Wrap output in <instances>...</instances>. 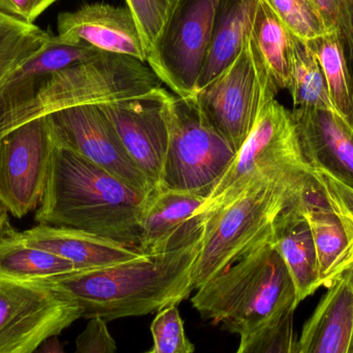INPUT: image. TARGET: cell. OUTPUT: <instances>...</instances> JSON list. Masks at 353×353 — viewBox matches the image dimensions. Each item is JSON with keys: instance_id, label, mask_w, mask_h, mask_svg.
<instances>
[{"instance_id": "obj_1", "label": "cell", "mask_w": 353, "mask_h": 353, "mask_svg": "<svg viewBox=\"0 0 353 353\" xmlns=\"http://www.w3.org/2000/svg\"><path fill=\"white\" fill-rule=\"evenodd\" d=\"M199 239L180 248L101 269L76 271L45 280L74 299L81 319L105 321L159 312L187 300L193 292L192 270Z\"/></svg>"}, {"instance_id": "obj_2", "label": "cell", "mask_w": 353, "mask_h": 353, "mask_svg": "<svg viewBox=\"0 0 353 353\" xmlns=\"http://www.w3.org/2000/svg\"><path fill=\"white\" fill-rule=\"evenodd\" d=\"M148 194L74 151L56 146L34 220L88 232L139 251V221Z\"/></svg>"}, {"instance_id": "obj_3", "label": "cell", "mask_w": 353, "mask_h": 353, "mask_svg": "<svg viewBox=\"0 0 353 353\" xmlns=\"http://www.w3.org/2000/svg\"><path fill=\"white\" fill-rule=\"evenodd\" d=\"M272 236L196 290L191 303L203 321L244 338L299 306L294 280Z\"/></svg>"}, {"instance_id": "obj_4", "label": "cell", "mask_w": 353, "mask_h": 353, "mask_svg": "<svg viewBox=\"0 0 353 353\" xmlns=\"http://www.w3.org/2000/svg\"><path fill=\"white\" fill-rule=\"evenodd\" d=\"M306 186L299 188L256 179L232 199L201 216V247L193 265V290L271 238L278 216Z\"/></svg>"}, {"instance_id": "obj_5", "label": "cell", "mask_w": 353, "mask_h": 353, "mask_svg": "<svg viewBox=\"0 0 353 353\" xmlns=\"http://www.w3.org/2000/svg\"><path fill=\"white\" fill-rule=\"evenodd\" d=\"M150 66L130 56L101 53L49 77L33 99L0 120V139L26 122L84 105H103L161 87Z\"/></svg>"}, {"instance_id": "obj_6", "label": "cell", "mask_w": 353, "mask_h": 353, "mask_svg": "<svg viewBox=\"0 0 353 353\" xmlns=\"http://www.w3.org/2000/svg\"><path fill=\"white\" fill-rule=\"evenodd\" d=\"M315 178L316 173L303 154L292 112L277 99H271L263 105L250 136L205 199L199 215L223 205L256 179L301 188Z\"/></svg>"}, {"instance_id": "obj_7", "label": "cell", "mask_w": 353, "mask_h": 353, "mask_svg": "<svg viewBox=\"0 0 353 353\" xmlns=\"http://www.w3.org/2000/svg\"><path fill=\"white\" fill-rule=\"evenodd\" d=\"M169 145L159 188L207 199L238 151L212 125L193 97L172 95L168 103Z\"/></svg>"}, {"instance_id": "obj_8", "label": "cell", "mask_w": 353, "mask_h": 353, "mask_svg": "<svg viewBox=\"0 0 353 353\" xmlns=\"http://www.w3.org/2000/svg\"><path fill=\"white\" fill-rule=\"evenodd\" d=\"M81 314L74 299L47 282L0 278V353H34Z\"/></svg>"}, {"instance_id": "obj_9", "label": "cell", "mask_w": 353, "mask_h": 353, "mask_svg": "<svg viewBox=\"0 0 353 353\" xmlns=\"http://www.w3.org/2000/svg\"><path fill=\"white\" fill-rule=\"evenodd\" d=\"M218 0H175L147 63L175 93L193 97L211 39Z\"/></svg>"}, {"instance_id": "obj_10", "label": "cell", "mask_w": 353, "mask_h": 353, "mask_svg": "<svg viewBox=\"0 0 353 353\" xmlns=\"http://www.w3.org/2000/svg\"><path fill=\"white\" fill-rule=\"evenodd\" d=\"M56 146L47 116L0 139V201L10 215L21 219L41 205Z\"/></svg>"}, {"instance_id": "obj_11", "label": "cell", "mask_w": 353, "mask_h": 353, "mask_svg": "<svg viewBox=\"0 0 353 353\" xmlns=\"http://www.w3.org/2000/svg\"><path fill=\"white\" fill-rule=\"evenodd\" d=\"M171 97L159 87L140 97L99 105L126 154L153 189L159 188L163 180Z\"/></svg>"}, {"instance_id": "obj_12", "label": "cell", "mask_w": 353, "mask_h": 353, "mask_svg": "<svg viewBox=\"0 0 353 353\" xmlns=\"http://www.w3.org/2000/svg\"><path fill=\"white\" fill-rule=\"evenodd\" d=\"M194 97L212 125L238 152L263 105L274 99L263 91L249 41L236 61Z\"/></svg>"}, {"instance_id": "obj_13", "label": "cell", "mask_w": 353, "mask_h": 353, "mask_svg": "<svg viewBox=\"0 0 353 353\" xmlns=\"http://www.w3.org/2000/svg\"><path fill=\"white\" fill-rule=\"evenodd\" d=\"M47 118L57 146L74 151L141 192L153 190L126 154L99 105L68 108Z\"/></svg>"}, {"instance_id": "obj_14", "label": "cell", "mask_w": 353, "mask_h": 353, "mask_svg": "<svg viewBox=\"0 0 353 353\" xmlns=\"http://www.w3.org/2000/svg\"><path fill=\"white\" fill-rule=\"evenodd\" d=\"M56 35L65 43H87L99 51L130 56L147 63L148 52L128 6L92 3L61 12Z\"/></svg>"}, {"instance_id": "obj_15", "label": "cell", "mask_w": 353, "mask_h": 353, "mask_svg": "<svg viewBox=\"0 0 353 353\" xmlns=\"http://www.w3.org/2000/svg\"><path fill=\"white\" fill-rule=\"evenodd\" d=\"M205 201V197L195 193L153 189L147 195L139 221V251L143 255L168 252L199 239V213Z\"/></svg>"}, {"instance_id": "obj_16", "label": "cell", "mask_w": 353, "mask_h": 353, "mask_svg": "<svg viewBox=\"0 0 353 353\" xmlns=\"http://www.w3.org/2000/svg\"><path fill=\"white\" fill-rule=\"evenodd\" d=\"M292 117L311 168L353 186L352 126L334 109L296 108Z\"/></svg>"}, {"instance_id": "obj_17", "label": "cell", "mask_w": 353, "mask_h": 353, "mask_svg": "<svg viewBox=\"0 0 353 353\" xmlns=\"http://www.w3.org/2000/svg\"><path fill=\"white\" fill-rule=\"evenodd\" d=\"M303 327L298 353H347L353 336V270L348 265Z\"/></svg>"}, {"instance_id": "obj_18", "label": "cell", "mask_w": 353, "mask_h": 353, "mask_svg": "<svg viewBox=\"0 0 353 353\" xmlns=\"http://www.w3.org/2000/svg\"><path fill=\"white\" fill-rule=\"evenodd\" d=\"M17 238L27 246L43 249L74 263L77 271L101 269L138 259L142 253L116 241L72 228L39 224Z\"/></svg>"}, {"instance_id": "obj_19", "label": "cell", "mask_w": 353, "mask_h": 353, "mask_svg": "<svg viewBox=\"0 0 353 353\" xmlns=\"http://www.w3.org/2000/svg\"><path fill=\"white\" fill-rule=\"evenodd\" d=\"M298 203L310 226L321 279L323 286L327 288L352 263L347 230L339 214L332 207L317 173L315 180L301 193Z\"/></svg>"}, {"instance_id": "obj_20", "label": "cell", "mask_w": 353, "mask_h": 353, "mask_svg": "<svg viewBox=\"0 0 353 353\" xmlns=\"http://www.w3.org/2000/svg\"><path fill=\"white\" fill-rule=\"evenodd\" d=\"M296 37L276 16L265 0H259L249 37V49L265 94L275 97L288 90L292 76Z\"/></svg>"}, {"instance_id": "obj_21", "label": "cell", "mask_w": 353, "mask_h": 353, "mask_svg": "<svg viewBox=\"0 0 353 353\" xmlns=\"http://www.w3.org/2000/svg\"><path fill=\"white\" fill-rule=\"evenodd\" d=\"M103 53L87 43H68L53 35L46 47L19 66L0 88V120L33 99L54 72Z\"/></svg>"}, {"instance_id": "obj_22", "label": "cell", "mask_w": 353, "mask_h": 353, "mask_svg": "<svg viewBox=\"0 0 353 353\" xmlns=\"http://www.w3.org/2000/svg\"><path fill=\"white\" fill-rule=\"evenodd\" d=\"M299 197L276 219L272 242L290 271L301 303L323 284L312 232L299 207Z\"/></svg>"}, {"instance_id": "obj_23", "label": "cell", "mask_w": 353, "mask_h": 353, "mask_svg": "<svg viewBox=\"0 0 353 353\" xmlns=\"http://www.w3.org/2000/svg\"><path fill=\"white\" fill-rule=\"evenodd\" d=\"M259 0H218L197 91L228 70L248 45Z\"/></svg>"}, {"instance_id": "obj_24", "label": "cell", "mask_w": 353, "mask_h": 353, "mask_svg": "<svg viewBox=\"0 0 353 353\" xmlns=\"http://www.w3.org/2000/svg\"><path fill=\"white\" fill-rule=\"evenodd\" d=\"M18 232V230H17ZM14 236L0 241V278L41 282L76 272L74 263L43 249L27 246Z\"/></svg>"}, {"instance_id": "obj_25", "label": "cell", "mask_w": 353, "mask_h": 353, "mask_svg": "<svg viewBox=\"0 0 353 353\" xmlns=\"http://www.w3.org/2000/svg\"><path fill=\"white\" fill-rule=\"evenodd\" d=\"M308 43L325 74L334 109L353 128V81L339 37L327 32Z\"/></svg>"}, {"instance_id": "obj_26", "label": "cell", "mask_w": 353, "mask_h": 353, "mask_svg": "<svg viewBox=\"0 0 353 353\" xmlns=\"http://www.w3.org/2000/svg\"><path fill=\"white\" fill-rule=\"evenodd\" d=\"M53 37L35 24L0 12V88L10 74L39 53Z\"/></svg>"}, {"instance_id": "obj_27", "label": "cell", "mask_w": 353, "mask_h": 353, "mask_svg": "<svg viewBox=\"0 0 353 353\" xmlns=\"http://www.w3.org/2000/svg\"><path fill=\"white\" fill-rule=\"evenodd\" d=\"M296 108L334 109L327 81L308 41L296 37L290 84L288 89ZM335 110V109H334Z\"/></svg>"}, {"instance_id": "obj_28", "label": "cell", "mask_w": 353, "mask_h": 353, "mask_svg": "<svg viewBox=\"0 0 353 353\" xmlns=\"http://www.w3.org/2000/svg\"><path fill=\"white\" fill-rule=\"evenodd\" d=\"M296 309H286L263 329L241 338L234 353H298V337L294 330Z\"/></svg>"}, {"instance_id": "obj_29", "label": "cell", "mask_w": 353, "mask_h": 353, "mask_svg": "<svg viewBox=\"0 0 353 353\" xmlns=\"http://www.w3.org/2000/svg\"><path fill=\"white\" fill-rule=\"evenodd\" d=\"M288 30L303 41L329 32L323 14L313 0H265Z\"/></svg>"}, {"instance_id": "obj_30", "label": "cell", "mask_w": 353, "mask_h": 353, "mask_svg": "<svg viewBox=\"0 0 353 353\" xmlns=\"http://www.w3.org/2000/svg\"><path fill=\"white\" fill-rule=\"evenodd\" d=\"M151 333L157 353H194V345L185 334L176 305L157 312L151 325Z\"/></svg>"}, {"instance_id": "obj_31", "label": "cell", "mask_w": 353, "mask_h": 353, "mask_svg": "<svg viewBox=\"0 0 353 353\" xmlns=\"http://www.w3.org/2000/svg\"><path fill=\"white\" fill-rule=\"evenodd\" d=\"M144 41L147 52L165 24L175 0H125Z\"/></svg>"}, {"instance_id": "obj_32", "label": "cell", "mask_w": 353, "mask_h": 353, "mask_svg": "<svg viewBox=\"0 0 353 353\" xmlns=\"http://www.w3.org/2000/svg\"><path fill=\"white\" fill-rule=\"evenodd\" d=\"M316 172V171H315ZM332 207L339 214L347 230L352 248V263L353 261V186L344 184L336 180L333 176L316 172Z\"/></svg>"}, {"instance_id": "obj_33", "label": "cell", "mask_w": 353, "mask_h": 353, "mask_svg": "<svg viewBox=\"0 0 353 353\" xmlns=\"http://www.w3.org/2000/svg\"><path fill=\"white\" fill-rule=\"evenodd\" d=\"M117 346L108 327L107 321L101 319H88L86 327L76 339L74 353H116Z\"/></svg>"}, {"instance_id": "obj_34", "label": "cell", "mask_w": 353, "mask_h": 353, "mask_svg": "<svg viewBox=\"0 0 353 353\" xmlns=\"http://www.w3.org/2000/svg\"><path fill=\"white\" fill-rule=\"evenodd\" d=\"M51 6V0H0V12L34 24V21Z\"/></svg>"}, {"instance_id": "obj_35", "label": "cell", "mask_w": 353, "mask_h": 353, "mask_svg": "<svg viewBox=\"0 0 353 353\" xmlns=\"http://www.w3.org/2000/svg\"><path fill=\"white\" fill-rule=\"evenodd\" d=\"M323 14L329 32L343 33L348 18L350 0H313Z\"/></svg>"}, {"instance_id": "obj_36", "label": "cell", "mask_w": 353, "mask_h": 353, "mask_svg": "<svg viewBox=\"0 0 353 353\" xmlns=\"http://www.w3.org/2000/svg\"><path fill=\"white\" fill-rule=\"evenodd\" d=\"M343 48L344 55L347 61L348 68L353 81V0H350L348 8V18L346 22L345 29L339 37Z\"/></svg>"}, {"instance_id": "obj_37", "label": "cell", "mask_w": 353, "mask_h": 353, "mask_svg": "<svg viewBox=\"0 0 353 353\" xmlns=\"http://www.w3.org/2000/svg\"><path fill=\"white\" fill-rule=\"evenodd\" d=\"M17 230L10 223V212L0 201V241L10 238L16 234Z\"/></svg>"}, {"instance_id": "obj_38", "label": "cell", "mask_w": 353, "mask_h": 353, "mask_svg": "<svg viewBox=\"0 0 353 353\" xmlns=\"http://www.w3.org/2000/svg\"><path fill=\"white\" fill-rule=\"evenodd\" d=\"M34 353H66L64 350L63 344L58 339V336H52V337L46 339L39 347L37 348Z\"/></svg>"}, {"instance_id": "obj_39", "label": "cell", "mask_w": 353, "mask_h": 353, "mask_svg": "<svg viewBox=\"0 0 353 353\" xmlns=\"http://www.w3.org/2000/svg\"><path fill=\"white\" fill-rule=\"evenodd\" d=\"M347 353H353V336H352V342H350V348H348Z\"/></svg>"}, {"instance_id": "obj_40", "label": "cell", "mask_w": 353, "mask_h": 353, "mask_svg": "<svg viewBox=\"0 0 353 353\" xmlns=\"http://www.w3.org/2000/svg\"><path fill=\"white\" fill-rule=\"evenodd\" d=\"M144 353H157V352H155L154 348H153V350H149V352H144Z\"/></svg>"}, {"instance_id": "obj_41", "label": "cell", "mask_w": 353, "mask_h": 353, "mask_svg": "<svg viewBox=\"0 0 353 353\" xmlns=\"http://www.w3.org/2000/svg\"><path fill=\"white\" fill-rule=\"evenodd\" d=\"M56 1H58V0H51V3H55Z\"/></svg>"}, {"instance_id": "obj_42", "label": "cell", "mask_w": 353, "mask_h": 353, "mask_svg": "<svg viewBox=\"0 0 353 353\" xmlns=\"http://www.w3.org/2000/svg\"><path fill=\"white\" fill-rule=\"evenodd\" d=\"M350 267H352V270H353V261H352V263H350Z\"/></svg>"}]
</instances>
